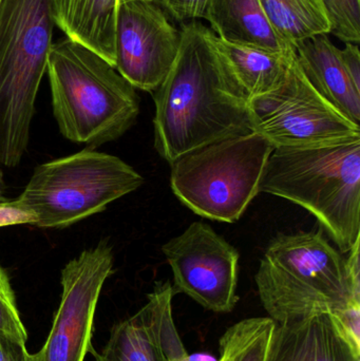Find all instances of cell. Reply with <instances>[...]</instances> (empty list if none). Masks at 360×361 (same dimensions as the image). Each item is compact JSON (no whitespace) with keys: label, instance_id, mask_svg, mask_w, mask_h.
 <instances>
[{"label":"cell","instance_id":"6da1fadb","mask_svg":"<svg viewBox=\"0 0 360 361\" xmlns=\"http://www.w3.org/2000/svg\"><path fill=\"white\" fill-rule=\"evenodd\" d=\"M175 63L154 91V147L171 164L218 140L251 133L249 101L220 59L211 30L182 23Z\"/></svg>","mask_w":360,"mask_h":361},{"label":"cell","instance_id":"7a4b0ae2","mask_svg":"<svg viewBox=\"0 0 360 361\" xmlns=\"http://www.w3.org/2000/svg\"><path fill=\"white\" fill-rule=\"evenodd\" d=\"M59 133L91 147L116 141L137 122V89L116 67L80 42H53L46 63Z\"/></svg>","mask_w":360,"mask_h":361},{"label":"cell","instance_id":"3957f363","mask_svg":"<svg viewBox=\"0 0 360 361\" xmlns=\"http://www.w3.org/2000/svg\"><path fill=\"white\" fill-rule=\"evenodd\" d=\"M259 189L308 210L347 254L360 239V137L275 148Z\"/></svg>","mask_w":360,"mask_h":361},{"label":"cell","instance_id":"277c9868","mask_svg":"<svg viewBox=\"0 0 360 361\" xmlns=\"http://www.w3.org/2000/svg\"><path fill=\"white\" fill-rule=\"evenodd\" d=\"M255 281L262 305L276 324L360 305V286L351 279L346 258L321 231L274 238Z\"/></svg>","mask_w":360,"mask_h":361},{"label":"cell","instance_id":"5b68a950","mask_svg":"<svg viewBox=\"0 0 360 361\" xmlns=\"http://www.w3.org/2000/svg\"><path fill=\"white\" fill-rule=\"evenodd\" d=\"M50 0H0V164L27 150L54 30Z\"/></svg>","mask_w":360,"mask_h":361},{"label":"cell","instance_id":"8992f818","mask_svg":"<svg viewBox=\"0 0 360 361\" xmlns=\"http://www.w3.org/2000/svg\"><path fill=\"white\" fill-rule=\"evenodd\" d=\"M275 147L256 131L218 140L170 164L173 195L203 218L235 223L260 192Z\"/></svg>","mask_w":360,"mask_h":361},{"label":"cell","instance_id":"52a82bcc","mask_svg":"<svg viewBox=\"0 0 360 361\" xmlns=\"http://www.w3.org/2000/svg\"><path fill=\"white\" fill-rule=\"evenodd\" d=\"M144 178L112 154L86 148L40 164L17 200L42 228H66L103 212L143 185Z\"/></svg>","mask_w":360,"mask_h":361},{"label":"cell","instance_id":"ba28073f","mask_svg":"<svg viewBox=\"0 0 360 361\" xmlns=\"http://www.w3.org/2000/svg\"><path fill=\"white\" fill-rule=\"evenodd\" d=\"M252 130L278 147H311L360 137V126L309 82L293 59L283 82L249 103Z\"/></svg>","mask_w":360,"mask_h":361},{"label":"cell","instance_id":"9c48e42d","mask_svg":"<svg viewBox=\"0 0 360 361\" xmlns=\"http://www.w3.org/2000/svg\"><path fill=\"white\" fill-rule=\"evenodd\" d=\"M113 271L108 241L80 252L61 271V303L50 334L32 361H84L92 350L95 310L104 283Z\"/></svg>","mask_w":360,"mask_h":361},{"label":"cell","instance_id":"30bf717a","mask_svg":"<svg viewBox=\"0 0 360 361\" xmlns=\"http://www.w3.org/2000/svg\"><path fill=\"white\" fill-rule=\"evenodd\" d=\"M162 252L177 292L215 313H230L236 307L240 255L211 225L192 223L165 243Z\"/></svg>","mask_w":360,"mask_h":361},{"label":"cell","instance_id":"8fae6325","mask_svg":"<svg viewBox=\"0 0 360 361\" xmlns=\"http://www.w3.org/2000/svg\"><path fill=\"white\" fill-rule=\"evenodd\" d=\"M181 31L156 2H120L114 31L116 69L135 89L154 92L175 63Z\"/></svg>","mask_w":360,"mask_h":361},{"label":"cell","instance_id":"7c38bea8","mask_svg":"<svg viewBox=\"0 0 360 361\" xmlns=\"http://www.w3.org/2000/svg\"><path fill=\"white\" fill-rule=\"evenodd\" d=\"M175 288L156 282L148 301L137 314L112 328L97 361H177L188 355L173 316Z\"/></svg>","mask_w":360,"mask_h":361},{"label":"cell","instance_id":"4fadbf2b","mask_svg":"<svg viewBox=\"0 0 360 361\" xmlns=\"http://www.w3.org/2000/svg\"><path fill=\"white\" fill-rule=\"evenodd\" d=\"M266 361H360V347L332 314H319L275 324Z\"/></svg>","mask_w":360,"mask_h":361},{"label":"cell","instance_id":"5bb4252c","mask_svg":"<svg viewBox=\"0 0 360 361\" xmlns=\"http://www.w3.org/2000/svg\"><path fill=\"white\" fill-rule=\"evenodd\" d=\"M296 59L313 87L353 122H360V92L351 82L338 49L319 34L296 46Z\"/></svg>","mask_w":360,"mask_h":361},{"label":"cell","instance_id":"9a60e30c","mask_svg":"<svg viewBox=\"0 0 360 361\" xmlns=\"http://www.w3.org/2000/svg\"><path fill=\"white\" fill-rule=\"evenodd\" d=\"M205 20L222 39L283 54L296 49L273 25L259 0H211Z\"/></svg>","mask_w":360,"mask_h":361},{"label":"cell","instance_id":"2e32d148","mask_svg":"<svg viewBox=\"0 0 360 361\" xmlns=\"http://www.w3.org/2000/svg\"><path fill=\"white\" fill-rule=\"evenodd\" d=\"M55 25L116 67L114 31L118 0H50Z\"/></svg>","mask_w":360,"mask_h":361},{"label":"cell","instance_id":"e0dca14e","mask_svg":"<svg viewBox=\"0 0 360 361\" xmlns=\"http://www.w3.org/2000/svg\"><path fill=\"white\" fill-rule=\"evenodd\" d=\"M211 39L224 67L249 103L278 86L296 56V53L283 54L228 42L213 31Z\"/></svg>","mask_w":360,"mask_h":361},{"label":"cell","instance_id":"ac0fdd59","mask_svg":"<svg viewBox=\"0 0 360 361\" xmlns=\"http://www.w3.org/2000/svg\"><path fill=\"white\" fill-rule=\"evenodd\" d=\"M277 31L294 47L306 38L329 34L323 0H259Z\"/></svg>","mask_w":360,"mask_h":361},{"label":"cell","instance_id":"d6986e66","mask_svg":"<svg viewBox=\"0 0 360 361\" xmlns=\"http://www.w3.org/2000/svg\"><path fill=\"white\" fill-rule=\"evenodd\" d=\"M274 320L247 318L225 331L219 341V361H266Z\"/></svg>","mask_w":360,"mask_h":361},{"label":"cell","instance_id":"ffe728a7","mask_svg":"<svg viewBox=\"0 0 360 361\" xmlns=\"http://www.w3.org/2000/svg\"><path fill=\"white\" fill-rule=\"evenodd\" d=\"M330 33L345 42L359 44L360 42V0H323Z\"/></svg>","mask_w":360,"mask_h":361},{"label":"cell","instance_id":"44dd1931","mask_svg":"<svg viewBox=\"0 0 360 361\" xmlns=\"http://www.w3.org/2000/svg\"><path fill=\"white\" fill-rule=\"evenodd\" d=\"M0 333L19 341H27V332L21 322L14 290L6 269L0 265Z\"/></svg>","mask_w":360,"mask_h":361},{"label":"cell","instance_id":"7402d4cb","mask_svg":"<svg viewBox=\"0 0 360 361\" xmlns=\"http://www.w3.org/2000/svg\"><path fill=\"white\" fill-rule=\"evenodd\" d=\"M211 0H156L169 17L180 23L204 19Z\"/></svg>","mask_w":360,"mask_h":361},{"label":"cell","instance_id":"603a6c76","mask_svg":"<svg viewBox=\"0 0 360 361\" xmlns=\"http://www.w3.org/2000/svg\"><path fill=\"white\" fill-rule=\"evenodd\" d=\"M37 218L29 208L20 203L18 200L0 202V227L12 225H36Z\"/></svg>","mask_w":360,"mask_h":361},{"label":"cell","instance_id":"cb8c5ba5","mask_svg":"<svg viewBox=\"0 0 360 361\" xmlns=\"http://www.w3.org/2000/svg\"><path fill=\"white\" fill-rule=\"evenodd\" d=\"M0 361H32L25 343L0 333Z\"/></svg>","mask_w":360,"mask_h":361},{"label":"cell","instance_id":"d4e9b609","mask_svg":"<svg viewBox=\"0 0 360 361\" xmlns=\"http://www.w3.org/2000/svg\"><path fill=\"white\" fill-rule=\"evenodd\" d=\"M345 69L354 85L355 89L360 92V53L359 44H346L344 50H340Z\"/></svg>","mask_w":360,"mask_h":361},{"label":"cell","instance_id":"484cf974","mask_svg":"<svg viewBox=\"0 0 360 361\" xmlns=\"http://www.w3.org/2000/svg\"><path fill=\"white\" fill-rule=\"evenodd\" d=\"M177 361H219L213 358V356L209 355L205 353H196L190 355L188 354L185 357L181 358V360Z\"/></svg>","mask_w":360,"mask_h":361},{"label":"cell","instance_id":"4316f807","mask_svg":"<svg viewBox=\"0 0 360 361\" xmlns=\"http://www.w3.org/2000/svg\"><path fill=\"white\" fill-rule=\"evenodd\" d=\"M4 173H2L1 164H0V202L4 201Z\"/></svg>","mask_w":360,"mask_h":361},{"label":"cell","instance_id":"83f0119b","mask_svg":"<svg viewBox=\"0 0 360 361\" xmlns=\"http://www.w3.org/2000/svg\"><path fill=\"white\" fill-rule=\"evenodd\" d=\"M126 1H133V0H118V4H120V2H126ZM144 1L156 2V0H144Z\"/></svg>","mask_w":360,"mask_h":361}]
</instances>
